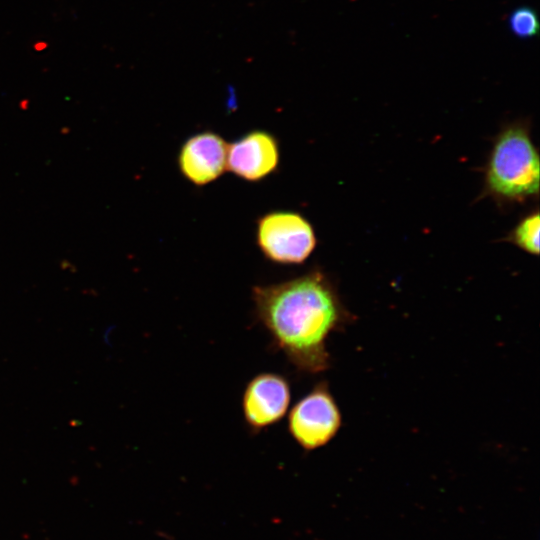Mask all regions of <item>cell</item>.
I'll list each match as a JSON object with an SVG mask.
<instances>
[{
	"label": "cell",
	"mask_w": 540,
	"mask_h": 540,
	"mask_svg": "<svg viewBox=\"0 0 540 540\" xmlns=\"http://www.w3.org/2000/svg\"><path fill=\"white\" fill-rule=\"evenodd\" d=\"M253 315L272 347L300 373L319 374L331 364L329 336L354 317L331 279L320 269L251 289Z\"/></svg>",
	"instance_id": "6da1fadb"
},
{
	"label": "cell",
	"mask_w": 540,
	"mask_h": 540,
	"mask_svg": "<svg viewBox=\"0 0 540 540\" xmlns=\"http://www.w3.org/2000/svg\"><path fill=\"white\" fill-rule=\"evenodd\" d=\"M539 156L523 124L496 137L485 169V191L504 202H524L539 192Z\"/></svg>",
	"instance_id": "7a4b0ae2"
},
{
	"label": "cell",
	"mask_w": 540,
	"mask_h": 540,
	"mask_svg": "<svg viewBox=\"0 0 540 540\" xmlns=\"http://www.w3.org/2000/svg\"><path fill=\"white\" fill-rule=\"evenodd\" d=\"M255 241L265 259L285 266L304 263L317 245L312 224L293 210H272L261 215L256 221Z\"/></svg>",
	"instance_id": "3957f363"
},
{
	"label": "cell",
	"mask_w": 540,
	"mask_h": 540,
	"mask_svg": "<svg viewBox=\"0 0 540 540\" xmlns=\"http://www.w3.org/2000/svg\"><path fill=\"white\" fill-rule=\"evenodd\" d=\"M342 424L340 409L327 382H318L291 408L287 429L291 438L305 451L327 445Z\"/></svg>",
	"instance_id": "277c9868"
},
{
	"label": "cell",
	"mask_w": 540,
	"mask_h": 540,
	"mask_svg": "<svg viewBox=\"0 0 540 540\" xmlns=\"http://www.w3.org/2000/svg\"><path fill=\"white\" fill-rule=\"evenodd\" d=\"M291 387L286 377L274 372L255 375L246 384L241 408L248 430L257 434L280 422L289 409Z\"/></svg>",
	"instance_id": "5b68a950"
},
{
	"label": "cell",
	"mask_w": 540,
	"mask_h": 540,
	"mask_svg": "<svg viewBox=\"0 0 540 540\" xmlns=\"http://www.w3.org/2000/svg\"><path fill=\"white\" fill-rule=\"evenodd\" d=\"M228 143L217 132L203 130L187 137L177 154L181 176L197 187L208 185L227 170Z\"/></svg>",
	"instance_id": "8992f818"
},
{
	"label": "cell",
	"mask_w": 540,
	"mask_h": 540,
	"mask_svg": "<svg viewBox=\"0 0 540 540\" xmlns=\"http://www.w3.org/2000/svg\"><path fill=\"white\" fill-rule=\"evenodd\" d=\"M279 163V141L267 130L253 129L228 143L227 170L247 182L264 180Z\"/></svg>",
	"instance_id": "52a82bcc"
},
{
	"label": "cell",
	"mask_w": 540,
	"mask_h": 540,
	"mask_svg": "<svg viewBox=\"0 0 540 540\" xmlns=\"http://www.w3.org/2000/svg\"><path fill=\"white\" fill-rule=\"evenodd\" d=\"M539 227V213L532 212L510 232L508 241L523 251L537 256L539 254Z\"/></svg>",
	"instance_id": "ba28073f"
},
{
	"label": "cell",
	"mask_w": 540,
	"mask_h": 540,
	"mask_svg": "<svg viewBox=\"0 0 540 540\" xmlns=\"http://www.w3.org/2000/svg\"><path fill=\"white\" fill-rule=\"evenodd\" d=\"M508 28L518 38L534 37L539 32V20L535 10L528 6L515 8L508 16Z\"/></svg>",
	"instance_id": "9c48e42d"
}]
</instances>
